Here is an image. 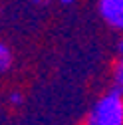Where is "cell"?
Returning <instances> with one entry per match:
<instances>
[{"label": "cell", "instance_id": "obj_1", "mask_svg": "<svg viewBox=\"0 0 123 125\" xmlns=\"http://www.w3.org/2000/svg\"><path fill=\"white\" fill-rule=\"evenodd\" d=\"M85 125H123V91L109 89L91 105Z\"/></svg>", "mask_w": 123, "mask_h": 125}, {"label": "cell", "instance_id": "obj_2", "mask_svg": "<svg viewBox=\"0 0 123 125\" xmlns=\"http://www.w3.org/2000/svg\"><path fill=\"white\" fill-rule=\"evenodd\" d=\"M99 14L111 28L123 32V0H99Z\"/></svg>", "mask_w": 123, "mask_h": 125}, {"label": "cell", "instance_id": "obj_3", "mask_svg": "<svg viewBox=\"0 0 123 125\" xmlns=\"http://www.w3.org/2000/svg\"><path fill=\"white\" fill-rule=\"evenodd\" d=\"M10 66H12V52L6 44L0 42V73L6 72Z\"/></svg>", "mask_w": 123, "mask_h": 125}, {"label": "cell", "instance_id": "obj_4", "mask_svg": "<svg viewBox=\"0 0 123 125\" xmlns=\"http://www.w3.org/2000/svg\"><path fill=\"white\" fill-rule=\"evenodd\" d=\"M113 80H115L117 89H121V91H123V58L115 64V70H113Z\"/></svg>", "mask_w": 123, "mask_h": 125}, {"label": "cell", "instance_id": "obj_5", "mask_svg": "<svg viewBox=\"0 0 123 125\" xmlns=\"http://www.w3.org/2000/svg\"><path fill=\"white\" fill-rule=\"evenodd\" d=\"M10 103L12 105H22V93H12L10 95Z\"/></svg>", "mask_w": 123, "mask_h": 125}, {"label": "cell", "instance_id": "obj_6", "mask_svg": "<svg viewBox=\"0 0 123 125\" xmlns=\"http://www.w3.org/2000/svg\"><path fill=\"white\" fill-rule=\"evenodd\" d=\"M117 50H119V54H121V58H123V36L119 38V44H117Z\"/></svg>", "mask_w": 123, "mask_h": 125}, {"label": "cell", "instance_id": "obj_7", "mask_svg": "<svg viewBox=\"0 0 123 125\" xmlns=\"http://www.w3.org/2000/svg\"><path fill=\"white\" fill-rule=\"evenodd\" d=\"M60 2H62V4H72L73 0H60Z\"/></svg>", "mask_w": 123, "mask_h": 125}]
</instances>
